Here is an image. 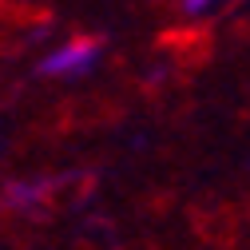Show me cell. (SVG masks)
Segmentation results:
<instances>
[{
    "label": "cell",
    "mask_w": 250,
    "mask_h": 250,
    "mask_svg": "<svg viewBox=\"0 0 250 250\" xmlns=\"http://www.w3.org/2000/svg\"><path fill=\"white\" fill-rule=\"evenodd\" d=\"M91 60H96V44L91 40H80V44H72V48H64V52H56L48 64H44V72L48 76H68V72H83Z\"/></svg>",
    "instance_id": "6da1fadb"
},
{
    "label": "cell",
    "mask_w": 250,
    "mask_h": 250,
    "mask_svg": "<svg viewBox=\"0 0 250 250\" xmlns=\"http://www.w3.org/2000/svg\"><path fill=\"white\" fill-rule=\"evenodd\" d=\"M207 4H210V0H183V8H187V12H203Z\"/></svg>",
    "instance_id": "7a4b0ae2"
}]
</instances>
